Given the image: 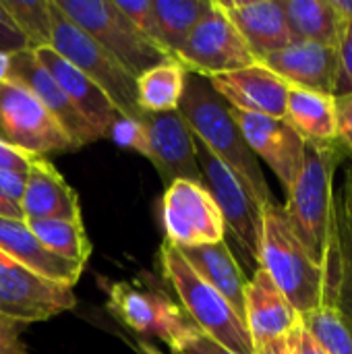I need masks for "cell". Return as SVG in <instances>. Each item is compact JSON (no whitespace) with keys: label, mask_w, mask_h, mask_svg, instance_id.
<instances>
[{"label":"cell","mask_w":352,"mask_h":354,"mask_svg":"<svg viewBox=\"0 0 352 354\" xmlns=\"http://www.w3.org/2000/svg\"><path fill=\"white\" fill-rule=\"evenodd\" d=\"M178 112L195 141L201 143L224 166H228L261 207L274 203V195L263 176L259 160L249 149L232 116V108L214 91L205 77L191 73L187 75Z\"/></svg>","instance_id":"6da1fadb"},{"label":"cell","mask_w":352,"mask_h":354,"mask_svg":"<svg viewBox=\"0 0 352 354\" xmlns=\"http://www.w3.org/2000/svg\"><path fill=\"white\" fill-rule=\"evenodd\" d=\"M340 162L338 143H307L305 164L282 205L295 234L324 270L332 247L334 180Z\"/></svg>","instance_id":"7a4b0ae2"},{"label":"cell","mask_w":352,"mask_h":354,"mask_svg":"<svg viewBox=\"0 0 352 354\" xmlns=\"http://www.w3.org/2000/svg\"><path fill=\"white\" fill-rule=\"evenodd\" d=\"M257 268L268 272L299 315L326 303V270L303 247L284 207L276 201L261 207Z\"/></svg>","instance_id":"3957f363"},{"label":"cell","mask_w":352,"mask_h":354,"mask_svg":"<svg viewBox=\"0 0 352 354\" xmlns=\"http://www.w3.org/2000/svg\"><path fill=\"white\" fill-rule=\"evenodd\" d=\"M158 261L160 272L178 297L183 311L205 336L214 338L230 353L255 354L245 322L230 307V303L191 268L178 247L164 241Z\"/></svg>","instance_id":"277c9868"},{"label":"cell","mask_w":352,"mask_h":354,"mask_svg":"<svg viewBox=\"0 0 352 354\" xmlns=\"http://www.w3.org/2000/svg\"><path fill=\"white\" fill-rule=\"evenodd\" d=\"M52 4V48L91 83H95L112 102L120 116L143 120L145 112L137 102V77H133L112 54L95 44L83 29L71 23Z\"/></svg>","instance_id":"5b68a950"},{"label":"cell","mask_w":352,"mask_h":354,"mask_svg":"<svg viewBox=\"0 0 352 354\" xmlns=\"http://www.w3.org/2000/svg\"><path fill=\"white\" fill-rule=\"evenodd\" d=\"M54 6L95 44L112 54L133 77H141L156 64L174 58L145 39L116 8L114 0H52Z\"/></svg>","instance_id":"8992f818"},{"label":"cell","mask_w":352,"mask_h":354,"mask_svg":"<svg viewBox=\"0 0 352 354\" xmlns=\"http://www.w3.org/2000/svg\"><path fill=\"white\" fill-rule=\"evenodd\" d=\"M108 309L135 338H156L170 351L197 328L178 303L149 282H114L108 288Z\"/></svg>","instance_id":"52a82bcc"},{"label":"cell","mask_w":352,"mask_h":354,"mask_svg":"<svg viewBox=\"0 0 352 354\" xmlns=\"http://www.w3.org/2000/svg\"><path fill=\"white\" fill-rule=\"evenodd\" d=\"M197 164L203 174V185L214 197L226 234L237 243L243 259L247 263L259 261V239H261V205L253 199L241 178L224 166L216 156H212L201 143H197Z\"/></svg>","instance_id":"ba28073f"},{"label":"cell","mask_w":352,"mask_h":354,"mask_svg":"<svg viewBox=\"0 0 352 354\" xmlns=\"http://www.w3.org/2000/svg\"><path fill=\"white\" fill-rule=\"evenodd\" d=\"M0 139L39 158L77 151L44 104L12 79L0 83Z\"/></svg>","instance_id":"9c48e42d"},{"label":"cell","mask_w":352,"mask_h":354,"mask_svg":"<svg viewBox=\"0 0 352 354\" xmlns=\"http://www.w3.org/2000/svg\"><path fill=\"white\" fill-rule=\"evenodd\" d=\"M174 58L183 64L187 73L205 79L257 62L237 27L216 4V0H212L210 12L195 25Z\"/></svg>","instance_id":"30bf717a"},{"label":"cell","mask_w":352,"mask_h":354,"mask_svg":"<svg viewBox=\"0 0 352 354\" xmlns=\"http://www.w3.org/2000/svg\"><path fill=\"white\" fill-rule=\"evenodd\" d=\"M162 226L166 241L178 249L226 241L222 214L201 183L174 180L162 197Z\"/></svg>","instance_id":"8fae6325"},{"label":"cell","mask_w":352,"mask_h":354,"mask_svg":"<svg viewBox=\"0 0 352 354\" xmlns=\"http://www.w3.org/2000/svg\"><path fill=\"white\" fill-rule=\"evenodd\" d=\"M77 303L73 288L52 282L4 255L0 261V319L19 326L46 322Z\"/></svg>","instance_id":"7c38bea8"},{"label":"cell","mask_w":352,"mask_h":354,"mask_svg":"<svg viewBox=\"0 0 352 354\" xmlns=\"http://www.w3.org/2000/svg\"><path fill=\"white\" fill-rule=\"evenodd\" d=\"M232 116L249 149L255 153L257 160L261 158L272 168L284 193H288L305 164V139L284 118L241 112L234 108Z\"/></svg>","instance_id":"4fadbf2b"},{"label":"cell","mask_w":352,"mask_h":354,"mask_svg":"<svg viewBox=\"0 0 352 354\" xmlns=\"http://www.w3.org/2000/svg\"><path fill=\"white\" fill-rule=\"evenodd\" d=\"M143 122L149 139V162L156 166L162 183L166 187L174 180H193L203 185V174L197 164L195 137L180 112L172 110L162 114H145Z\"/></svg>","instance_id":"5bb4252c"},{"label":"cell","mask_w":352,"mask_h":354,"mask_svg":"<svg viewBox=\"0 0 352 354\" xmlns=\"http://www.w3.org/2000/svg\"><path fill=\"white\" fill-rule=\"evenodd\" d=\"M326 303L352 326V168L342 172L332 203V247L326 266Z\"/></svg>","instance_id":"9a60e30c"},{"label":"cell","mask_w":352,"mask_h":354,"mask_svg":"<svg viewBox=\"0 0 352 354\" xmlns=\"http://www.w3.org/2000/svg\"><path fill=\"white\" fill-rule=\"evenodd\" d=\"M207 81L214 91L222 95L226 104L234 110L263 114L272 118H284L286 114L290 85L261 62L239 71L214 75Z\"/></svg>","instance_id":"2e32d148"},{"label":"cell","mask_w":352,"mask_h":354,"mask_svg":"<svg viewBox=\"0 0 352 354\" xmlns=\"http://www.w3.org/2000/svg\"><path fill=\"white\" fill-rule=\"evenodd\" d=\"M8 79L25 85L44 104V108L56 118V122L68 135L75 149H81L83 145L98 141L93 131L89 129V124L83 120V116L71 104L66 93L54 81V77L39 64L33 50H23V52L10 54V77Z\"/></svg>","instance_id":"e0dca14e"},{"label":"cell","mask_w":352,"mask_h":354,"mask_svg":"<svg viewBox=\"0 0 352 354\" xmlns=\"http://www.w3.org/2000/svg\"><path fill=\"white\" fill-rule=\"evenodd\" d=\"M272 73L295 89L334 95L338 50L311 41H293L261 60Z\"/></svg>","instance_id":"ac0fdd59"},{"label":"cell","mask_w":352,"mask_h":354,"mask_svg":"<svg viewBox=\"0 0 352 354\" xmlns=\"http://www.w3.org/2000/svg\"><path fill=\"white\" fill-rule=\"evenodd\" d=\"M216 4L237 27L257 62L293 44L280 0H216Z\"/></svg>","instance_id":"d6986e66"},{"label":"cell","mask_w":352,"mask_h":354,"mask_svg":"<svg viewBox=\"0 0 352 354\" xmlns=\"http://www.w3.org/2000/svg\"><path fill=\"white\" fill-rule=\"evenodd\" d=\"M301 324V315L286 301L266 270L257 268L245 286V326L255 344L284 338Z\"/></svg>","instance_id":"ffe728a7"},{"label":"cell","mask_w":352,"mask_h":354,"mask_svg":"<svg viewBox=\"0 0 352 354\" xmlns=\"http://www.w3.org/2000/svg\"><path fill=\"white\" fill-rule=\"evenodd\" d=\"M33 54L39 60V64L54 77V81L66 93L71 104L83 116V120L89 124L95 139L106 137L112 120L118 114L112 102L108 100V95L95 83H91L79 68L66 62L52 46L37 48L33 50Z\"/></svg>","instance_id":"44dd1931"},{"label":"cell","mask_w":352,"mask_h":354,"mask_svg":"<svg viewBox=\"0 0 352 354\" xmlns=\"http://www.w3.org/2000/svg\"><path fill=\"white\" fill-rule=\"evenodd\" d=\"M21 212L23 220H81V205L75 189L46 158H35L29 166L25 193L21 199Z\"/></svg>","instance_id":"7402d4cb"},{"label":"cell","mask_w":352,"mask_h":354,"mask_svg":"<svg viewBox=\"0 0 352 354\" xmlns=\"http://www.w3.org/2000/svg\"><path fill=\"white\" fill-rule=\"evenodd\" d=\"M0 253H4L6 257H10L12 261L25 266L27 270L64 284L68 288H73L83 270L81 266L60 259L54 253H50L35 236L33 232L27 228L25 220H15V218H2L0 216Z\"/></svg>","instance_id":"603a6c76"},{"label":"cell","mask_w":352,"mask_h":354,"mask_svg":"<svg viewBox=\"0 0 352 354\" xmlns=\"http://www.w3.org/2000/svg\"><path fill=\"white\" fill-rule=\"evenodd\" d=\"M183 257L191 263V268L212 286L216 288L230 307L239 313V317L245 322V286L247 278L232 255V249L226 241L214 243V245H201V247H185L178 249Z\"/></svg>","instance_id":"cb8c5ba5"},{"label":"cell","mask_w":352,"mask_h":354,"mask_svg":"<svg viewBox=\"0 0 352 354\" xmlns=\"http://www.w3.org/2000/svg\"><path fill=\"white\" fill-rule=\"evenodd\" d=\"M284 120L305 139V143H336L338 118L336 97L330 93L290 87Z\"/></svg>","instance_id":"d4e9b609"},{"label":"cell","mask_w":352,"mask_h":354,"mask_svg":"<svg viewBox=\"0 0 352 354\" xmlns=\"http://www.w3.org/2000/svg\"><path fill=\"white\" fill-rule=\"evenodd\" d=\"M293 41H311L338 48L344 21L332 0H280Z\"/></svg>","instance_id":"484cf974"},{"label":"cell","mask_w":352,"mask_h":354,"mask_svg":"<svg viewBox=\"0 0 352 354\" xmlns=\"http://www.w3.org/2000/svg\"><path fill=\"white\" fill-rule=\"evenodd\" d=\"M187 71L176 58H168L137 77V102L145 114H162L178 110Z\"/></svg>","instance_id":"4316f807"},{"label":"cell","mask_w":352,"mask_h":354,"mask_svg":"<svg viewBox=\"0 0 352 354\" xmlns=\"http://www.w3.org/2000/svg\"><path fill=\"white\" fill-rule=\"evenodd\" d=\"M25 224L50 253L85 268L91 255V243L83 228V220L37 218L25 220Z\"/></svg>","instance_id":"83f0119b"},{"label":"cell","mask_w":352,"mask_h":354,"mask_svg":"<svg viewBox=\"0 0 352 354\" xmlns=\"http://www.w3.org/2000/svg\"><path fill=\"white\" fill-rule=\"evenodd\" d=\"M212 0H151V10L164 41V48L174 56L195 25L210 12Z\"/></svg>","instance_id":"f1b7e54d"},{"label":"cell","mask_w":352,"mask_h":354,"mask_svg":"<svg viewBox=\"0 0 352 354\" xmlns=\"http://www.w3.org/2000/svg\"><path fill=\"white\" fill-rule=\"evenodd\" d=\"M17 29L25 35L29 50L52 46L50 0H0Z\"/></svg>","instance_id":"f546056e"},{"label":"cell","mask_w":352,"mask_h":354,"mask_svg":"<svg viewBox=\"0 0 352 354\" xmlns=\"http://www.w3.org/2000/svg\"><path fill=\"white\" fill-rule=\"evenodd\" d=\"M301 324L330 354H352V326L334 305L303 313Z\"/></svg>","instance_id":"4dcf8cb0"},{"label":"cell","mask_w":352,"mask_h":354,"mask_svg":"<svg viewBox=\"0 0 352 354\" xmlns=\"http://www.w3.org/2000/svg\"><path fill=\"white\" fill-rule=\"evenodd\" d=\"M116 8L135 25V29L145 37L149 39L154 46H158L160 50L168 52L164 48V41H162V35H160V29H158V23H156V15L151 10V0H114ZM170 54V52H168ZM172 56V54H170Z\"/></svg>","instance_id":"1f68e13d"},{"label":"cell","mask_w":352,"mask_h":354,"mask_svg":"<svg viewBox=\"0 0 352 354\" xmlns=\"http://www.w3.org/2000/svg\"><path fill=\"white\" fill-rule=\"evenodd\" d=\"M106 137H110L116 145L131 149L149 160V139H147V129L143 120H133V118L116 114Z\"/></svg>","instance_id":"d6a6232c"},{"label":"cell","mask_w":352,"mask_h":354,"mask_svg":"<svg viewBox=\"0 0 352 354\" xmlns=\"http://www.w3.org/2000/svg\"><path fill=\"white\" fill-rule=\"evenodd\" d=\"M338 75L334 97L352 93V23H344V31L338 44Z\"/></svg>","instance_id":"836d02e7"},{"label":"cell","mask_w":352,"mask_h":354,"mask_svg":"<svg viewBox=\"0 0 352 354\" xmlns=\"http://www.w3.org/2000/svg\"><path fill=\"white\" fill-rule=\"evenodd\" d=\"M172 354H234L228 348H224L220 342H216L214 338L205 336L199 328H195L193 332H189L172 351Z\"/></svg>","instance_id":"e575fe53"},{"label":"cell","mask_w":352,"mask_h":354,"mask_svg":"<svg viewBox=\"0 0 352 354\" xmlns=\"http://www.w3.org/2000/svg\"><path fill=\"white\" fill-rule=\"evenodd\" d=\"M23 50H29V44H27L25 35L17 29V25L4 10V6L0 4V52L15 54V52H23Z\"/></svg>","instance_id":"d590c367"},{"label":"cell","mask_w":352,"mask_h":354,"mask_svg":"<svg viewBox=\"0 0 352 354\" xmlns=\"http://www.w3.org/2000/svg\"><path fill=\"white\" fill-rule=\"evenodd\" d=\"M39 158V156H31L6 141L0 139V170H6V172H17V174H25L29 172V166L33 164V160Z\"/></svg>","instance_id":"8d00e7d4"},{"label":"cell","mask_w":352,"mask_h":354,"mask_svg":"<svg viewBox=\"0 0 352 354\" xmlns=\"http://www.w3.org/2000/svg\"><path fill=\"white\" fill-rule=\"evenodd\" d=\"M338 141L352 153V93L336 97Z\"/></svg>","instance_id":"74e56055"},{"label":"cell","mask_w":352,"mask_h":354,"mask_svg":"<svg viewBox=\"0 0 352 354\" xmlns=\"http://www.w3.org/2000/svg\"><path fill=\"white\" fill-rule=\"evenodd\" d=\"M25 183H27L25 174L0 170V197L6 199L8 203L21 207V199H23V193H25Z\"/></svg>","instance_id":"f35d334b"},{"label":"cell","mask_w":352,"mask_h":354,"mask_svg":"<svg viewBox=\"0 0 352 354\" xmlns=\"http://www.w3.org/2000/svg\"><path fill=\"white\" fill-rule=\"evenodd\" d=\"M19 332H21L19 324L0 319V354H23Z\"/></svg>","instance_id":"ab89813d"},{"label":"cell","mask_w":352,"mask_h":354,"mask_svg":"<svg viewBox=\"0 0 352 354\" xmlns=\"http://www.w3.org/2000/svg\"><path fill=\"white\" fill-rule=\"evenodd\" d=\"M290 338H293V346H295V354H330L307 330L303 324H299L293 332H290Z\"/></svg>","instance_id":"60d3db41"},{"label":"cell","mask_w":352,"mask_h":354,"mask_svg":"<svg viewBox=\"0 0 352 354\" xmlns=\"http://www.w3.org/2000/svg\"><path fill=\"white\" fill-rule=\"evenodd\" d=\"M255 354H295L290 334L284 338H274L261 344H255Z\"/></svg>","instance_id":"b9f144b4"},{"label":"cell","mask_w":352,"mask_h":354,"mask_svg":"<svg viewBox=\"0 0 352 354\" xmlns=\"http://www.w3.org/2000/svg\"><path fill=\"white\" fill-rule=\"evenodd\" d=\"M118 336H120L122 340H127V342H129V346H131V348H133V351H135L137 354H162L160 351H158V348H156V346H154V344H149L147 340H141V338L129 340V338H127L122 332H120Z\"/></svg>","instance_id":"7bdbcfd3"},{"label":"cell","mask_w":352,"mask_h":354,"mask_svg":"<svg viewBox=\"0 0 352 354\" xmlns=\"http://www.w3.org/2000/svg\"><path fill=\"white\" fill-rule=\"evenodd\" d=\"M332 6L344 23H352V0H332Z\"/></svg>","instance_id":"ee69618b"},{"label":"cell","mask_w":352,"mask_h":354,"mask_svg":"<svg viewBox=\"0 0 352 354\" xmlns=\"http://www.w3.org/2000/svg\"><path fill=\"white\" fill-rule=\"evenodd\" d=\"M0 216H2V218L23 220V212H21V207H17V205L8 203V201H6V199H2V197H0Z\"/></svg>","instance_id":"f6af8a7d"},{"label":"cell","mask_w":352,"mask_h":354,"mask_svg":"<svg viewBox=\"0 0 352 354\" xmlns=\"http://www.w3.org/2000/svg\"><path fill=\"white\" fill-rule=\"evenodd\" d=\"M10 77V54L0 52V83L8 81Z\"/></svg>","instance_id":"bcb514c9"}]
</instances>
